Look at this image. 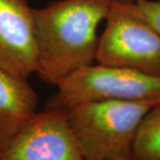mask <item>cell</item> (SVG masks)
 Segmentation results:
<instances>
[{
  "instance_id": "5",
  "label": "cell",
  "mask_w": 160,
  "mask_h": 160,
  "mask_svg": "<svg viewBox=\"0 0 160 160\" xmlns=\"http://www.w3.org/2000/svg\"><path fill=\"white\" fill-rule=\"evenodd\" d=\"M0 160H86L63 109L37 111L0 142Z\"/></svg>"
},
{
  "instance_id": "7",
  "label": "cell",
  "mask_w": 160,
  "mask_h": 160,
  "mask_svg": "<svg viewBox=\"0 0 160 160\" xmlns=\"http://www.w3.org/2000/svg\"><path fill=\"white\" fill-rule=\"evenodd\" d=\"M38 96L27 78L0 69V142L38 111Z\"/></svg>"
},
{
  "instance_id": "8",
  "label": "cell",
  "mask_w": 160,
  "mask_h": 160,
  "mask_svg": "<svg viewBox=\"0 0 160 160\" xmlns=\"http://www.w3.org/2000/svg\"><path fill=\"white\" fill-rule=\"evenodd\" d=\"M132 160H160V104L142 120L132 144Z\"/></svg>"
},
{
  "instance_id": "4",
  "label": "cell",
  "mask_w": 160,
  "mask_h": 160,
  "mask_svg": "<svg viewBox=\"0 0 160 160\" xmlns=\"http://www.w3.org/2000/svg\"><path fill=\"white\" fill-rule=\"evenodd\" d=\"M105 21L97 62L160 76V33L139 10L136 1L114 0Z\"/></svg>"
},
{
  "instance_id": "11",
  "label": "cell",
  "mask_w": 160,
  "mask_h": 160,
  "mask_svg": "<svg viewBox=\"0 0 160 160\" xmlns=\"http://www.w3.org/2000/svg\"><path fill=\"white\" fill-rule=\"evenodd\" d=\"M126 160H130V159H126Z\"/></svg>"
},
{
  "instance_id": "10",
  "label": "cell",
  "mask_w": 160,
  "mask_h": 160,
  "mask_svg": "<svg viewBox=\"0 0 160 160\" xmlns=\"http://www.w3.org/2000/svg\"><path fill=\"white\" fill-rule=\"evenodd\" d=\"M133 1H138V0H133Z\"/></svg>"
},
{
  "instance_id": "9",
  "label": "cell",
  "mask_w": 160,
  "mask_h": 160,
  "mask_svg": "<svg viewBox=\"0 0 160 160\" xmlns=\"http://www.w3.org/2000/svg\"><path fill=\"white\" fill-rule=\"evenodd\" d=\"M139 10L160 33V0H138Z\"/></svg>"
},
{
  "instance_id": "1",
  "label": "cell",
  "mask_w": 160,
  "mask_h": 160,
  "mask_svg": "<svg viewBox=\"0 0 160 160\" xmlns=\"http://www.w3.org/2000/svg\"><path fill=\"white\" fill-rule=\"evenodd\" d=\"M114 0H57L33 9L38 51L36 73L58 83L96 61L97 29Z\"/></svg>"
},
{
  "instance_id": "6",
  "label": "cell",
  "mask_w": 160,
  "mask_h": 160,
  "mask_svg": "<svg viewBox=\"0 0 160 160\" xmlns=\"http://www.w3.org/2000/svg\"><path fill=\"white\" fill-rule=\"evenodd\" d=\"M37 65L33 9L28 0H0V69L28 78Z\"/></svg>"
},
{
  "instance_id": "2",
  "label": "cell",
  "mask_w": 160,
  "mask_h": 160,
  "mask_svg": "<svg viewBox=\"0 0 160 160\" xmlns=\"http://www.w3.org/2000/svg\"><path fill=\"white\" fill-rule=\"evenodd\" d=\"M148 103L94 101L63 109L86 160L132 159L139 126L151 109Z\"/></svg>"
},
{
  "instance_id": "3",
  "label": "cell",
  "mask_w": 160,
  "mask_h": 160,
  "mask_svg": "<svg viewBox=\"0 0 160 160\" xmlns=\"http://www.w3.org/2000/svg\"><path fill=\"white\" fill-rule=\"evenodd\" d=\"M46 108L65 109L94 101H126L160 104V76L137 69L108 65H89L61 80Z\"/></svg>"
}]
</instances>
